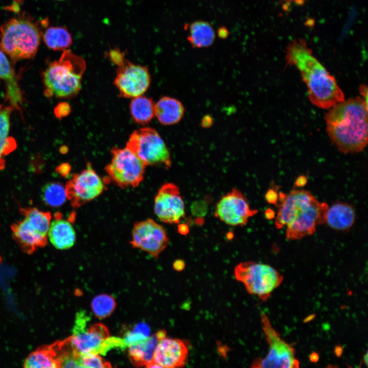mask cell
<instances>
[{
    "mask_svg": "<svg viewBox=\"0 0 368 368\" xmlns=\"http://www.w3.org/2000/svg\"><path fill=\"white\" fill-rule=\"evenodd\" d=\"M154 211L160 221L170 224L185 217V203L175 184L167 182L160 187L154 198Z\"/></svg>",
    "mask_w": 368,
    "mask_h": 368,
    "instance_id": "cell-14",
    "label": "cell"
},
{
    "mask_svg": "<svg viewBox=\"0 0 368 368\" xmlns=\"http://www.w3.org/2000/svg\"><path fill=\"white\" fill-rule=\"evenodd\" d=\"M185 108L176 99L163 97L154 104V114L158 121L164 125L178 123L182 118Z\"/></svg>",
    "mask_w": 368,
    "mask_h": 368,
    "instance_id": "cell-22",
    "label": "cell"
},
{
    "mask_svg": "<svg viewBox=\"0 0 368 368\" xmlns=\"http://www.w3.org/2000/svg\"><path fill=\"white\" fill-rule=\"evenodd\" d=\"M111 153V162L105 167L111 180L122 189L138 186L144 178L146 165L126 147H114Z\"/></svg>",
    "mask_w": 368,
    "mask_h": 368,
    "instance_id": "cell-8",
    "label": "cell"
},
{
    "mask_svg": "<svg viewBox=\"0 0 368 368\" xmlns=\"http://www.w3.org/2000/svg\"><path fill=\"white\" fill-rule=\"evenodd\" d=\"M189 227L187 224H180L178 225V231L181 235H187L189 233Z\"/></svg>",
    "mask_w": 368,
    "mask_h": 368,
    "instance_id": "cell-40",
    "label": "cell"
},
{
    "mask_svg": "<svg viewBox=\"0 0 368 368\" xmlns=\"http://www.w3.org/2000/svg\"><path fill=\"white\" fill-rule=\"evenodd\" d=\"M168 242L169 238L165 230L153 219H147L134 224L130 241L133 247L158 258Z\"/></svg>",
    "mask_w": 368,
    "mask_h": 368,
    "instance_id": "cell-13",
    "label": "cell"
},
{
    "mask_svg": "<svg viewBox=\"0 0 368 368\" xmlns=\"http://www.w3.org/2000/svg\"><path fill=\"white\" fill-rule=\"evenodd\" d=\"M185 264L183 261L177 260L173 263V267L176 270H181L185 267Z\"/></svg>",
    "mask_w": 368,
    "mask_h": 368,
    "instance_id": "cell-39",
    "label": "cell"
},
{
    "mask_svg": "<svg viewBox=\"0 0 368 368\" xmlns=\"http://www.w3.org/2000/svg\"><path fill=\"white\" fill-rule=\"evenodd\" d=\"M189 344L185 340L168 338L160 339L154 354L153 362L158 367H181L187 364Z\"/></svg>",
    "mask_w": 368,
    "mask_h": 368,
    "instance_id": "cell-16",
    "label": "cell"
},
{
    "mask_svg": "<svg viewBox=\"0 0 368 368\" xmlns=\"http://www.w3.org/2000/svg\"><path fill=\"white\" fill-rule=\"evenodd\" d=\"M57 170L61 175H66L70 171V166L66 164H62L58 167Z\"/></svg>",
    "mask_w": 368,
    "mask_h": 368,
    "instance_id": "cell-38",
    "label": "cell"
},
{
    "mask_svg": "<svg viewBox=\"0 0 368 368\" xmlns=\"http://www.w3.org/2000/svg\"><path fill=\"white\" fill-rule=\"evenodd\" d=\"M0 79L6 82L7 96L13 106H19L22 101L21 91L10 63L2 50H0Z\"/></svg>",
    "mask_w": 368,
    "mask_h": 368,
    "instance_id": "cell-23",
    "label": "cell"
},
{
    "mask_svg": "<svg viewBox=\"0 0 368 368\" xmlns=\"http://www.w3.org/2000/svg\"><path fill=\"white\" fill-rule=\"evenodd\" d=\"M24 367L26 368L60 367L56 343L41 346L32 352L26 358L24 362Z\"/></svg>",
    "mask_w": 368,
    "mask_h": 368,
    "instance_id": "cell-21",
    "label": "cell"
},
{
    "mask_svg": "<svg viewBox=\"0 0 368 368\" xmlns=\"http://www.w3.org/2000/svg\"><path fill=\"white\" fill-rule=\"evenodd\" d=\"M1 262H2V258H1V257H0V264H1Z\"/></svg>",
    "mask_w": 368,
    "mask_h": 368,
    "instance_id": "cell-46",
    "label": "cell"
},
{
    "mask_svg": "<svg viewBox=\"0 0 368 368\" xmlns=\"http://www.w3.org/2000/svg\"><path fill=\"white\" fill-rule=\"evenodd\" d=\"M82 367L103 368L110 366L109 363L105 361L99 354L89 353L80 357Z\"/></svg>",
    "mask_w": 368,
    "mask_h": 368,
    "instance_id": "cell-31",
    "label": "cell"
},
{
    "mask_svg": "<svg viewBox=\"0 0 368 368\" xmlns=\"http://www.w3.org/2000/svg\"><path fill=\"white\" fill-rule=\"evenodd\" d=\"M328 207L327 203L319 202L315 197L302 204L286 226V238L300 240L313 234L318 225L325 223Z\"/></svg>",
    "mask_w": 368,
    "mask_h": 368,
    "instance_id": "cell-9",
    "label": "cell"
},
{
    "mask_svg": "<svg viewBox=\"0 0 368 368\" xmlns=\"http://www.w3.org/2000/svg\"><path fill=\"white\" fill-rule=\"evenodd\" d=\"M146 337H147L132 330L127 332L123 338V340L126 347H128L130 345L143 340Z\"/></svg>",
    "mask_w": 368,
    "mask_h": 368,
    "instance_id": "cell-32",
    "label": "cell"
},
{
    "mask_svg": "<svg viewBox=\"0 0 368 368\" xmlns=\"http://www.w3.org/2000/svg\"><path fill=\"white\" fill-rule=\"evenodd\" d=\"M0 48L14 60L35 56L40 42V33L32 22L12 19L0 29Z\"/></svg>",
    "mask_w": 368,
    "mask_h": 368,
    "instance_id": "cell-4",
    "label": "cell"
},
{
    "mask_svg": "<svg viewBox=\"0 0 368 368\" xmlns=\"http://www.w3.org/2000/svg\"><path fill=\"white\" fill-rule=\"evenodd\" d=\"M110 57L111 60L118 66L120 65L125 60L123 53L116 50L110 52Z\"/></svg>",
    "mask_w": 368,
    "mask_h": 368,
    "instance_id": "cell-35",
    "label": "cell"
},
{
    "mask_svg": "<svg viewBox=\"0 0 368 368\" xmlns=\"http://www.w3.org/2000/svg\"><path fill=\"white\" fill-rule=\"evenodd\" d=\"M166 336L165 331L155 334L130 345L128 354L133 363L137 366L147 367L153 362L154 354L159 340Z\"/></svg>",
    "mask_w": 368,
    "mask_h": 368,
    "instance_id": "cell-18",
    "label": "cell"
},
{
    "mask_svg": "<svg viewBox=\"0 0 368 368\" xmlns=\"http://www.w3.org/2000/svg\"><path fill=\"white\" fill-rule=\"evenodd\" d=\"M41 197L46 204L53 207L61 206L67 199L65 187L55 182H49L42 188Z\"/></svg>",
    "mask_w": 368,
    "mask_h": 368,
    "instance_id": "cell-29",
    "label": "cell"
},
{
    "mask_svg": "<svg viewBox=\"0 0 368 368\" xmlns=\"http://www.w3.org/2000/svg\"><path fill=\"white\" fill-rule=\"evenodd\" d=\"M133 330L143 335L146 337H148L149 336L150 329L148 325L145 323H139L137 324L134 327Z\"/></svg>",
    "mask_w": 368,
    "mask_h": 368,
    "instance_id": "cell-36",
    "label": "cell"
},
{
    "mask_svg": "<svg viewBox=\"0 0 368 368\" xmlns=\"http://www.w3.org/2000/svg\"><path fill=\"white\" fill-rule=\"evenodd\" d=\"M70 111V107L66 103L59 104L55 109V113L57 117L62 118L67 115Z\"/></svg>",
    "mask_w": 368,
    "mask_h": 368,
    "instance_id": "cell-34",
    "label": "cell"
},
{
    "mask_svg": "<svg viewBox=\"0 0 368 368\" xmlns=\"http://www.w3.org/2000/svg\"><path fill=\"white\" fill-rule=\"evenodd\" d=\"M360 94L363 97V99L367 102V87L366 85H362L360 86Z\"/></svg>",
    "mask_w": 368,
    "mask_h": 368,
    "instance_id": "cell-41",
    "label": "cell"
},
{
    "mask_svg": "<svg viewBox=\"0 0 368 368\" xmlns=\"http://www.w3.org/2000/svg\"><path fill=\"white\" fill-rule=\"evenodd\" d=\"M21 213L40 235L48 237L51 220L50 212L39 211L36 208H28L21 209Z\"/></svg>",
    "mask_w": 368,
    "mask_h": 368,
    "instance_id": "cell-28",
    "label": "cell"
},
{
    "mask_svg": "<svg viewBox=\"0 0 368 368\" xmlns=\"http://www.w3.org/2000/svg\"><path fill=\"white\" fill-rule=\"evenodd\" d=\"M85 69L82 57L65 50L60 59L50 63L44 73L45 94L59 98L75 97L81 90Z\"/></svg>",
    "mask_w": 368,
    "mask_h": 368,
    "instance_id": "cell-3",
    "label": "cell"
},
{
    "mask_svg": "<svg viewBox=\"0 0 368 368\" xmlns=\"http://www.w3.org/2000/svg\"><path fill=\"white\" fill-rule=\"evenodd\" d=\"M109 336L106 326L99 323L88 329L85 328L73 331V335L65 341L72 352L79 356L89 353L103 354L104 342Z\"/></svg>",
    "mask_w": 368,
    "mask_h": 368,
    "instance_id": "cell-15",
    "label": "cell"
},
{
    "mask_svg": "<svg viewBox=\"0 0 368 368\" xmlns=\"http://www.w3.org/2000/svg\"><path fill=\"white\" fill-rule=\"evenodd\" d=\"M67 199L76 209L100 195L105 187L102 178L93 168L90 163L80 173L73 175L66 183Z\"/></svg>",
    "mask_w": 368,
    "mask_h": 368,
    "instance_id": "cell-10",
    "label": "cell"
},
{
    "mask_svg": "<svg viewBox=\"0 0 368 368\" xmlns=\"http://www.w3.org/2000/svg\"><path fill=\"white\" fill-rule=\"evenodd\" d=\"M311 357H313L311 360L313 361H316L318 359V355L316 353H313L311 355Z\"/></svg>",
    "mask_w": 368,
    "mask_h": 368,
    "instance_id": "cell-44",
    "label": "cell"
},
{
    "mask_svg": "<svg viewBox=\"0 0 368 368\" xmlns=\"http://www.w3.org/2000/svg\"><path fill=\"white\" fill-rule=\"evenodd\" d=\"M147 166H171L170 152L158 133L150 127L141 128L130 135L126 147Z\"/></svg>",
    "mask_w": 368,
    "mask_h": 368,
    "instance_id": "cell-6",
    "label": "cell"
},
{
    "mask_svg": "<svg viewBox=\"0 0 368 368\" xmlns=\"http://www.w3.org/2000/svg\"><path fill=\"white\" fill-rule=\"evenodd\" d=\"M364 362H365V364L367 365V353L366 352L365 355L364 356Z\"/></svg>",
    "mask_w": 368,
    "mask_h": 368,
    "instance_id": "cell-45",
    "label": "cell"
},
{
    "mask_svg": "<svg viewBox=\"0 0 368 368\" xmlns=\"http://www.w3.org/2000/svg\"><path fill=\"white\" fill-rule=\"evenodd\" d=\"M262 328L269 346V350L264 358H258L251 363L254 368H297L300 361L295 357L294 344L283 340L272 327L264 312L261 314Z\"/></svg>",
    "mask_w": 368,
    "mask_h": 368,
    "instance_id": "cell-7",
    "label": "cell"
},
{
    "mask_svg": "<svg viewBox=\"0 0 368 368\" xmlns=\"http://www.w3.org/2000/svg\"><path fill=\"white\" fill-rule=\"evenodd\" d=\"M11 108H0V169L5 167L4 155L12 151L16 147L15 142L9 138L10 116Z\"/></svg>",
    "mask_w": 368,
    "mask_h": 368,
    "instance_id": "cell-26",
    "label": "cell"
},
{
    "mask_svg": "<svg viewBox=\"0 0 368 368\" xmlns=\"http://www.w3.org/2000/svg\"><path fill=\"white\" fill-rule=\"evenodd\" d=\"M218 34L220 37H226L228 35V31L225 28H220L218 31Z\"/></svg>",
    "mask_w": 368,
    "mask_h": 368,
    "instance_id": "cell-43",
    "label": "cell"
},
{
    "mask_svg": "<svg viewBox=\"0 0 368 368\" xmlns=\"http://www.w3.org/2000/svg\"><path fill=\"white\" fill-rule=\"evenodd\" d=\"M307 181L308 179L306 176L300 175L296 179L294 182V186L297 188H302L307 184Z\"/></svg>",
    "mask_w": 368,
    "mask_h": 368,
    "instance_id": "cell-37",
    "label": "cell"
},
{
    "mask_svg": "<svg viewBox=\"0 0 368 368\" xmlns=\"http://www.w3.org/2000/svg\"><path fill=\"white\" fill-rule=\"evenodd\" d=\"M234 275L249 294L262 302L267 301L284 280L283 275L272 266L254 261L239 263L235 267Z\"/></svg>",
    "mask_w": 368,
    "mask_h": 368,
    "instance_id": "cell-5",
    "label": "cell"
},
{
    "mask_svg": "<svg viewBox=\"0 0 368 368\" xmlns=\"http://www.w3.org/2000/svg\"><path fill=\"white\" fill-rule=\"evenodd\" d=\"M43 39L49 48L56 51L65 50L72 43L71 34L65 28L60 27L48 28Z\"/></svg>",
    "mask_w": 368,
    "mask_h": 368,
    "instance_id": "cell-27",
    "label": "cell"
},
{
    "mask_svg": "<svg viewBox=\"0 0 368 368\" xmlns=\"http://www.w3.org/2000/svg\"><path fill=\"white\" fill-rule=\"evenodd\" d=\"M266 201L271 204H278L279 195L277 192L273 188H269L265 195Z\"/></svg>",
    "mask_w": 368,
    "mask_h": 368,
    "instance_id": "cell-33",
    "label": "cell"
},
{
    "mask_svg": "<svg viewBox=\"0 0 368 368\" xmlns=\"http://www.w3.org/2000/svg\"><path fill=\"white\" fill-rule=\"evenodd\" d=\"M57 1H64V0H57Z\"/></svg>",
    "mask_w": 368,
    "mask_h": 368,
    "instance_id": "cell-47",
    "label": "cell"
},
{
    "mask_svg": "<svg viewBox=\"0 0 368 368\" xmlns=\"http://www.w3.org/2000/svg\"><path fill=\"white\" fill-rule=\"evenodd\" d=\"M287 64L294 65L306 83L311 102L328 109L344 100V94L334 77L315 58L305 42L294 40L287 47Z\"/></svg>",
    "mask_w": 368,
    "mask_h": 368,
    "instance_id": "cell-2",
    "label": "cell"
},
{
    "mask_svg": "<svg viewBox=\"0 0 368 368\" xmlns=\"http://www.w3.org/2000/svg\"><path fill=\"white\" fill-rule=\"evenodd\" d=\"M129 109L132 119L139 124H147L155 116L152 100L142 95L132 98Z\"/></svg>",
    "mask_w": 368,
    "mask_h": 368,
    "instance_id": "cell-25",
    "label": "cell"
},
{
    "mask_svg": "<svg viewBox=\"0 0 368 368\" xmlns=\"http://www.w3.org/2000/svg\"><path fill=\"white\" fill-rule=\"evenodd\" d=\"M116 303L114 298L108 294H100L93 300L91 306L96 316L104 318L114 311Z\"/></svg>",
    "mask_w": 368,
    "mask_h": 368,
    "instance_id": "cell-30",
    "label": "cell"
},
{
    "mask_svg": "<svg viewBox=\"0 0 368 368\" xmlns=\"http://www.w3.org/2000/svg\"><path fill=\"white\" fill-rule=\"evenodd\" d=\"M150 81V73L146 66L125 59L119 66L114 84L120 97L133 98L143 95L149 87Z\"/></svg>",
    "mask_w": 368,
    "mask_h": 368,
    "instance_id": "cell-12",
    "label": "cell"
},
{
    "mask_svg": "<svg viewBox=\"0 0 368 368\" xmlns=\"http://www.w3.org/2000/svg\"><path fill=\"white\" fill-rule=\"evenodd\" d=\"M355 217V212L351 205L338 202L329 206L325 223L333 229L348 231L354 224Z\"/></svg>",
    "mask_w": 368,
    "mask_h": 368,
    "instance_id": "cell-19",
    "label": "cell"
},
{
    "mask_svg": "<svg viewBox=\"0 0 368 368\" xmlns=\"http://www.w3.org/2000/svg\"><path fill=\"white\" fill-rule=\"evenodd\" d=\"M11 229L14 239L27 254H31L47 244L48 237L40 235L26 218L13 224Z\"/></svg>",
    "mask_w": 368,
    "mask_h": 368,
    "instance_id": "cell-17",
    "label": "cell"
},
{
    "mask_svg": "<svg viewBox=\"0 0 368 368\" xmlns=\"http://www.w3.org/2000/svg\"><path fill=\"white\" fill-rule=\"evenodd\" d=\"M258 212L250 208L248 200L241 191L233 188L217 203L214 216L228 225L242 226Z\"/></svg>",
    "mask_w": 368,
    "mask_h": 368,
    "instance_id": "cell-11",
    "label": "cell"
},
{
    "mask_svg": "<svg viewBox=\"0 0 368 368\" xmlns=\"http://www.w3.org/2000/svg\"><path fill=\"white\" fill-rule=\"evenodd\" d=\"M274 211L271 209H267L265 212V217L268 219H272L274 217Z\"/></svg>",
    "mask_w": 368,
    "mask_h": 368,
    "instance_id": "cell-42",
    "label": "cell"
},
{
    "mask_svg": "<svg viewBox=\"0 0 368 368\" xmlns=\"http://www.w3.org/2000/svg\"><path fill=\"white\" fill-rule=\"evenodd\" d=\"M325 117L327 132L340 152L362 151L367 143V103L356 97L339 102Z\"/></svg>",
    "mask_w": 368,
    "mask_h": 368,
    "instance_id": "cell-1",
    "label": "cell"
},
{
    "mask_svg": "<svg viewBox=\"0 0 368 368\" xmlns=\"http://www.w3.org/2000/svg\"><path fill=\"white\" fill-rule=\"evenodd\" d=\"M188 39L194 48H203L211 45L215 39V31L208 22L198 20L189 25Z\"/></svg>",
    "mask_w": 368,
    "mask_h": 368,
    "instance_id": "cell-24",
    "label": "cell"
},
{
    "mask_svg": "<svg viewBox=\"0 0 368 368\" xmlns=\"http://www.w3.org/2000/svg\"><path fill=\"white\" fill-rule=\"evenodd\" d=\"M48 237L57 249H67L75 244L76 232L70 221L56 217L51 222Z\"/></svg>",
    "mask_w": 368,
    "mask_h": 368,
    "instance_id": "cell-20",
    "label": "cell"
}]
</instances>
